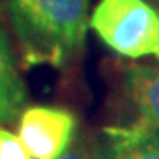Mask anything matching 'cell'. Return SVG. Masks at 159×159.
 <instances>
[{"label": "cell", "mask_w": 159, "mask_h": 159, "mask_svg": "<svg viewBox=\"0 0 159 159\" xmlns=\"http://www.w3.org/2000/svg\"><path fill=\"white\" fill-rule=\"evenodd\" d=\"M90 0H2L23 69H62L83 50Z\"/></svg>", "instance_id": "6da1fadb"}, {"label": "cell", "mask_w": 159, "mask_h": 159, "mask_svg": "<svg viewBox=\"0 0 159 159\" xmlns=\"http://www.w3.org/2000/svg\"><path fill=\"white\" fill-rule=\"evenodd\" d=\"M90 29L122 58L152 57L159 64V12L147 0H101Z\"/></svg>", "instance_id": "7a4b0ae2"}, {"label": "cell", "mask_w": 159, "mask_h": 159, "mask_svg": "<svg viewBox=\"0 0 159 159\" xmlns=\"http://www.w3.org/2000/svg\"><path fill=\"white\" fill-rule=\"evenodd\" d=\"M78 119L60 106L32 104L18 117V136L34 159H60L76 140Z\"/></svg>", "instance_id": "3957f363"}, {"label": "cell", "mask_w": 159, "mask_h": 159, "mask_svg": "<svg viewBox=\"0 0 159 159\" xmlns=\"http://www.w3.org/2000/svg\"><path fill=\"white\" fill-rule=\"evenodd\" d=\"M115 97L129 122L159 127V66L113 62Z\"/></svg>", "instance_id": "277c9868"}, {"label": "cell", "mask_w": 159, "mask_h": 159, "mask_svg": "<svg viewBox=\"0 0 159 159\" xmlns=\"http://www.w3.org/2000/svg\"><path fill=\"white\" fill-rule=\"evenodd\" d=\"M97 159H159V127L138 122L102 127Z\"/></svg>", "instance_id": "5b68a950"}, {"label": "cell", "mask_w": 159, "mask_h": 159, "mask_svg": "<svg viewBox=\"0 0 159 159\" xmlns=\"http://www.w3.org/2000/svg\"><path fill=\"white\" fill-rule=\"evenodd\" d=\"M25 102L27 89L18 73L9 37L0 25V125L18 120L25 110Z\"/></svg>", "instance_id": "8992f818"}, {"label": "cell", "mask_w": 159, "mask_h": 159, "mask_svg": "<svg viewBox=\"0 0 159 159\" xmlns=\"http://www.w3.org/2000/svg\"><path fill=\"white\" fill-rule=\"evenodd\" d=\"M0 159H34L18 134L0 125Z\"/></svg>", "instance_id": "52a82bcc"}, {"label": "cell", "mask_w": 159, "mask_h": 159, "mask_svg": "<svg viewBox=\"0 0 159 159\" xmlns=\"http://www.w3.org/2000/svg\"><path fill=\"white\" fill-rule=\"evenodd\" d=\"M60 159H97V136L92 133H80Z\"/></svg>", "instance_id": "ba28073f"}, {"label": "cell", "mask_w": 159, "mask_h": 159, "mask_svg": "<svg viewBox=\"0 0 159 159\" xmlns=\"http://www.w3.org/2000/svg\"><path fill=\"white\" fill-rule=\"evenodd\" d=\"M150 2H152V6L156 7V11L159 12V0H150Z\"/></svg>", "instance_id": "9c48e42d"}]
</instances>
